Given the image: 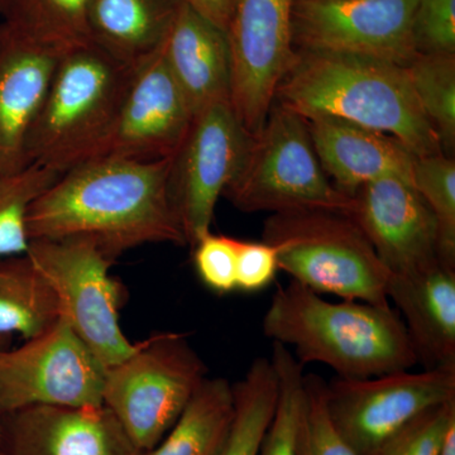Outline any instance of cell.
Segmentation results:
<instances>
[{"instance_id":"cell-1","label":"cell","mask_w":455,"mask_h":455,"mask_svg":"<svg viewBox=\"0 0 455 455\" xmlns=\"http://www.w3.org/2000/svg\"><path fill=\"white\" fill-rule=\"evenodd\" d=\"M170 157H98L61 173L29 208V241L84 239L116 262L148 243L187 245L169 191Z\"/></svg>"},{"instance_id":"cell-2","label":"cell","mask_w":455,"mask_h":455,"mask_svg":"<svg viewBox=\"0 0 455 455\" xmlns=\"http://www.w3.org/2000/svg\"><path fill=\"white\" fill-rule=\"evenodd\" d=\"M275 101L305 119L328 116L388 134L416 157L443 154L407 66L374 57L296 50Z\"/></svg>"},{"instance_id":"cell-3","label":"cell","mask_w":455,"mask_h":455,"mask_svg":"<svg viewBox=\"0 0 455 455\" xmlns=\"http://www.w3.org/2000/svg\"><path fill=\"white\" fill-rule=\"evenodd\" d=\"M262 329L302 366L322 363L341 379H370L418 364L406 326L391 304L331 302L293 280L272 296Z\"/></svg>"},{"instance_id":"cell-4","label":"cell","mask_w":455,"mask_h":455,"mask_svg":"<svg viewBox=\"0 0 455 455\" xmlns=\"http://www.w3.org/2000/svg\"><path fill=\"white\" fill-rule=\"evenodd\" d=\"M132 71L92 42L65 51L29 131L27 163L64 173L92 160L112 128Z\"/></svg>"},{"instance_id":"cell-5","label":"cell","mask_w":455,"mask_h":455,"mask_svg":"<svg viewBox=\"0 0 455 455\" xmlns=\"http://www.w3.org/2000/svg\"><path fill=\"white\" fill-rule=\"evenodd\" d=\"M262 241L274 245L280 271L323 295L387 305L391 275L355 220L346 212L271 214Z\"/></svg>"},{"instance_id":"cell-6","label":"cell","mask_w":455,"mask_h":455,"mask_svg":"<svg viewBox=\"0 0 455 455\" xmlns=\"http://www.w3.org/2000/svg\"><path fill=\"white\" fill-rule=\"evenodd\" d=\"M223 196L243 212L331 211L350 215L355 208L353 197L335 188L323 170L307 119L276 101Z\"/></svg>"},{"instance_id":"cell-7","label":"cell","mask_w":455,"mask_h":455,"mask_svg":"<svg viewBox=\"0 0 455 455\" xmlns=\"http://www.w3.org/2000/svg\"><path fill=\"white\" fill-rule=\"evenodd\" d=\"M205 363L187 335H152L107 368L103 405L139 451L155 448L176 424L206 377Z\"/></svg>"},{"instance_id":"cell-8","label":"cell","mask_w":455,"mask_h":455,"mask_svg":"<svg viewBox=\"0 0 455 455\" xmlns=\"http://www.w3.org/2000/svg\"><path fill=\"white\" fill-rule=\"evenodd\" d=\"M26 254L56 292L62 319L104 367L134 352L119 325L123 289L109 276L114 260L84 239L31 241Z\"/></svg>"},{"instance_id":"cell-9","label":"cell","mask_w":455,"mask_h":455,"mask_svg":"<svg viewBox=\"0 0 455 455\" xmlns=\"http://www.w3.org/2000/svg\"><path fill=\"white\" fill-rule=\"evenodd\" d=\"M455 400V367L401 371L326 383L334 427L359 455H370L434 407Z\"/></svg>"},{"instance_id":"cell-10","label":"cell","mask_w":455,"mask_h":455,"mask_svg":"<svg viewBox=\"0 0 455 455\" xmlns=\"http://www.w3.org/2000/svg\"><path fill=\"white\" fill-rule=\"evenodd\" d=\"M106 372L60 317L20 348L0 350V414L31 406L103 405Z\"/></svg>"},{"instance_id":"cell-11","label":"cell","mask_w":455,"mask_h":455,"mask_svg":"<svg viewBox=\"0 0 455 455\" xmlns=\"http://www.w3.org/2000/svg\"><path fill=\"white\" fill-rule=\"evenodd\" d=\"M251 140L230 101H220L194 116L171 156V202L191 247L211 232L218 200L238 172Z\"/></svg>"},{"instance_id":"cell-12","label":"cell","mask_w":455,"mask_h":455,"mask_svg":"<svg viewBox=\"0 0 455 455\" xmlns=\"http://www.w3.org/2000/svg\"><path fill=\"white\" fill-rule=\"evenodd\" d=\"M293 0H235L226 35L230 106L250 136H256L292 65Z\"/></svg>"},{"instance_id":"cell-13","label":"cell","mask_w":455,"mask_h":455,"mask_svg":"<svg viewBox=\"0 0 455 455\" xmlns=\"http://www.w3.org/2000/svg\"><path fill=\"white\" fill-rule=\"evenodd\" d=\"M418 0H293V49L374 57L407 66Z\"/></svg>"},{"instance_id":"cell-14","label":"cell","mask_w":455,"mask_h":455,"mask_svg":"<svg viewBox=\"0 0 455 455\" xmlns=\"http://www.w3.org/2000/svg\"><path fill=\"white\" fill-rule=\"evenodd\" d=\"M193 118L161 47L134 66L112 128L92 158H169L187 136Z\"/></svg>"},{"instance_id":"cell-15","label":"cell","mask_w":455,"mask_h":455,"mask_svg":"<svg viewBox=\"0 0 455 455\" xmlns=\"http://www.w3.org/2000/svg\"><path fill=\"white\" fill-rule=\"evenodd\" d=\"M352 197L350 217L391 276L440 263L435 218L412 182L387 176L364 185Z\"/></svg>"},{"instance_id":"cell-16","label":"cell","mask_w":455,"mask_h":455,"mask_svg":"<svg viewBox=\"0 0 455 455\" xmlns=\"http://www.w3.org/2000/svg\"><path fill=\"white\" fill-rule=\"evenodd\" d=\"M3 455H140L104 405L31 406L0 414Z\"/></svg>"},{"instance_id":"cell-17","label":"cell","mask_w":455,"mask_h":455,"mask_svg":"<svg viewBox=\"0 0 455 455\" xmlns=\"http://www.w3.org/2000/svg\"><path fill=\"white\" fill-rule=\"evenodd\" d=\"M65 51L36 44L0 23V172L26 169V146Z\"/></svg>"},{"instance_id":"cell-18","label":"cell","mask_w":455,"mask_h":455,"mask_svg":"<svg viewBox=\"0 0 455 455\" xmlns=\"http://www.w3.org/2000/svg\"><path fill=\"white\" fill-rule=\"evenodd\" d=\"M307 122L319 163L341 193L353 196L364 185L387 176L412 182L416 156L400 140L328 116Z\"/></svg>"},{"instance_id":"cell-19","label":"cell","mask_w":455,"mask_h":455,"mask_svg":"<svg viewBox=\"0 0 455 455\" xmlns=\"http://www.w3.org/2000/svg\"><path fill=\"white\" fill-rule=\"evenodd\" d=\"M388 301L403 319L424 370L455 367V269L442 263L391 276Z\"/></svg>"},{"instance_id":"cell-20","label":"cell","mask_w":455,"mask_h":455,"mask_svg":"<svg viewBox=\"0 0 455 455\" xmlns=\"http://www.w3.org/2000/svg\"><path fill=\"white\" fill-rule=\"evenodd\" d=\"M163 56L194 116L230 101L226 32L185 2L164 41Z\"/></svg>"},{"instance_id":"cell-21","label":"cell","mask_w":455,"mask_h":455,"mask_svg":"<svg viewBox=\"0 0 455 455\" xmlns=\"http://www.w3.org/2000/svg\"><path fill=\"white\" fill-rule=\"evenodd\" d=\"M182 4L184 0H92L90 41L134 68L164 46Z\"/></svg>"},{"instance_id":"cell-22","label":"cell","mask_w":455,"mask_h":455,"mask_svg":"<svg viewBox=\"0 0 455 455\" xmlns=\"http://www.w3.org/2000/svg\"><path fill=\"white\" fill-rule=\"evenodd\" d=\"M233 416V385L224 379H205L169 433L140 455H221Z\"/></svg>"},{"instance_id":"cell-23","label":"cell","mask_w":455,"mask_h":455,"mask_svg":"<svg viewBox=\"0 0 455 455\" xmlns=\"http://www.w3.org/2000/svg\"><path fill=\"white\" fill-rule=\"evenodd\" d=\"M60 317L56 292L27 254L0 260V335L32 339Z\"/></svg>"},{"instance_id":"cell-24","label":"cell","mask_w":455,"mask_h":455,"mask_svg":"<svg viewBox=\"0 0 455 455\" xmlns=\"http://www.w3.org/2000/svg\"><path fill=\"white\" fill-rule=\"evenodd\" d=\"M277 377L271 359L257 358L233 385L235 416L221 455H259L277 403Z\"/></svg>"},{"instance_id":"cell-25","label":"cell","mask_w":455,"mask_h":455,"mask_svg":"<svg viewBox=\"0 0 455 455\" xmlns=\"http://www.w3.org/2000/svg\"><path fill=\"white\" fill-rule=\"evenodd\" d=\"M92 0H13L3 20L26 38L68 51L88 44Z\"/></svg>"},{"instance_id":"cell-26","label":"cell","mask_w":455,"mask_h":455,"mask_svg":"<svg viewBox=\"0 0 455 455\" xmlns=\"http://www.w3.org/2000/svg\"><path fill=\"white\" fill-rule=\"evenodd\" d=\"M271 362L277 377V403L259 455H301L304 418V366L280 343L272 347Z\"/></svg>"},{"instance_id":"cell-27","label":"cell","mask_w":455,"mask_h":455,"mask_svg":"<svg viewBox=\"0 0 455 455\" xmlns=\"http://www.w3.org/2000/svg\"><path fill=\"white\" fill-rule=\"evenodd\" d=\"M421 109L438 136L442 152L454 158L455 55H416L407 65Z\"/></svg>"},{"instance_id":"cell-28","label":"cell","mask_w":455,"mask_h":455,"mask_svg":"<svg viewBox=\"0 0 455 455\" xmlns=\"http://www.w3.org/2000/svg\"><path fill=\"white\" fill-rule=\"evenodd\" d=\"M60 175L36 164L18 172H0V260L27 253L29 208Z\"/></svg>"},{"instance_id":"cell-29","label":"cell","mask_w":455,"mask_h":455,"mask_svg":"<svg viewBox=\"0 0 455 455\" xmlns=\"http://www.w3.org/2000/svg\"><path fill=\"white\" fill-rule=\"evenodd\" d=\"M412 185L438 227L439 260L455 269V160L444 154L416 157Z\"/></svg>"},{"instance_id":"cell-30","label":"cell","mask_w":455,"mask_h":455,"mask_svg":"<svg viewBox=\"0 0 455 455\" xmlns=\"http://www.w3.org/2000/svg\"><path fill=\"white\" fill-rule=\"evenodd\" d=\"M326 382L310 373L305 376L301 455H359L340 435L326 409Z\"/></svg>"},{"instance_id":"cell-31","label":"cell","mask_w":455,"mask_h":455,"mask_svg":"<svg viewBox=\"0 0 455 455\" xmlns=\"http://www.w3.org/2000/svg\"><path fill=\"white\" fill-rule=\"evenodd\" d=\"M453 420L455 400L424 412L370 455H439Z\"/></svg>"},{"instance_id":"cell-32","label":"cell","mask_w":455,"mask_h":455,"mask_svg":"<svg viewBox=\"0 0 455 455\" xmlns=\"http://www.w3.org/2000/svg\"><path fill=\"white\" fill-rule=\"evenodd\" d=\"M411 38L419 55H455V0H418Z\"/></svg>"},{"instance_id":"cell-33","label":"cell","mask_w":455,"mask_h":455,"mask_svg":"<svg viewBox=\"0 0 455 455\" xmlns=\"http://www.w3.org/2000/svg\"><path fill=\"white\" fill-rule=\"evenodd\" d=\"M236 242L238 239L214 235L211 230L193 247L197 276L220 295L236 290Z\"/></svg>"},{"instance_id":"cell-34","label":"cell","mask_w":455,"mask_h":455,"mask_svg":"<svg viewBox=\"0 0 455 455\" xmlns=\"http://www.w3.org/2000/svg\"><path fill=\"white\" fill-rule=\"evenodd\" d=\"M278 254L267 242H236V290L257 292L266 289L276 278Z\"/></svg>"},{"instance_id":"cell-35","label":"cell","mask_w":455,"mask_h":455,"mask_svg":"<svg viewBox=\"0 0 455 455\" xmlns=\"http://www.w3.org/2000/svg\"><path fill=\"white\" fill-rule=\"evenodd\" d=\"M184 2L226 32L235 0H184Z\"/></svg>"},{"instance_id":"cell-36","label":"cell","mask_w":455,"mask_h":455,"mask_svg":"<svg viewBox=\"0 0 455 455\" xmlns=\"http://www.w3.org/2000/svg\"><path fill=\"white\" fill-rule=\"evenodd\" d=\"M439 455H455V420L449 425L444 439H443Z\"/></svg>"},{"instance_id":"cell-37","label":"cell","mask_w":455,"mask_h":455,"mask_svg":"<svg viewBox=\"0 0 455 455\" xmlns=\"http://www.w3.org/2000/svg\"><path fill=\"white\" fill-rule=\"evenodd\" d=\"M13 0H0V16L4 17L8 13Z\"/></svg>"},{"instance_id":"cell-38","label":"cell","mask_w":455,"mask_h":455,"mask_svg":"<svg viewBox=\"0 0 455 455\" xmlns=\"http://www.w3.org/2000/svg\"><path fill=\"white\" fill-rule=\"evenodd\" d=\"M11 340L12 337H9V335H0V350L9 348Z\"/></svg>"},{"instance_id":"cell-39","label":"cell","mask_w":455,"mask_h":455,"mask_svg":"<svg viewBox=\"0 0 455 455\" xmlns=\"http://www.w3.org/2000/svg\"><path fill=\"white\" fill-rule=\"evenodd\" d=\"M0 455H3V453H2V435H0Z\"/></svg>"}]
</instances>
